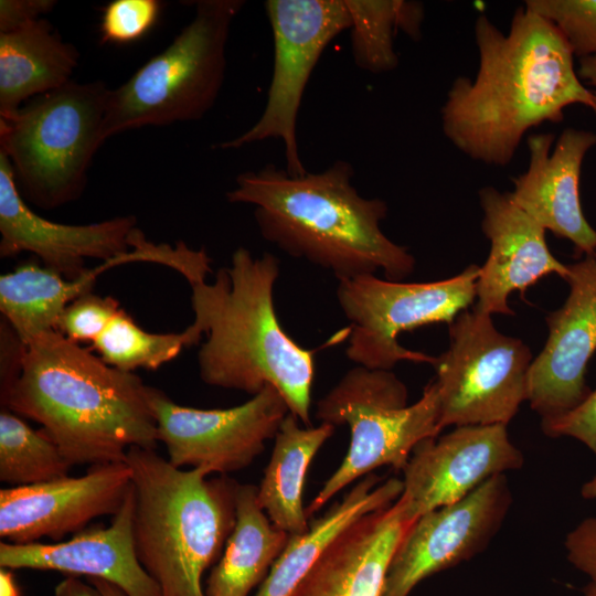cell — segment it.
Masks as SVG:
<instances>
[{
    "label": "cell",
    "mask_w": 596,
    "mask_h": 596,
    "mask_svg": "<svg viewBox=\"0 0 596 596\" xmlns=\"http://www.w3.org/2000/svg\"><path fill=\"white\" fill-rule=\"evenodd\" d=\"M353 175L352 164L343 160L304 175L268 163L238 174L226 198L254 206L263 238L292 257L330 270L339 281L379 269L386 279L401 281L414 272L415 258L382 232L386 202L361 196L352 184Z\"/></svg>",
    "instance_id": "obj_3"
},
{
    "label": "cell",
    "mask_w": 596,
    "mask_h": 596,
    "mask_svg": "<svg viewBox=\"0 0 596 596\" xmlns=\"http://www.w3.org/2000/svg\"><path fill=\"white\" fill-rule=\"evenodd\" d=\"M568 561L596 585V518L581 521L565 539Z\"/></svg>",
    "instance_id": "obj_34"
},
{
    "label": "cell",
    "mask_w": 596,
    "mask_h": 596,
    "mask_svg": "<svg viewBox=\"0 0 596 596\" xmlns=\"http://www.w3.org/2000/svg\"><path fill=\"white\" fill-rule=\"evenodd\" d=\"M542 429L550 437L575 438L596 455V390L568 413L542 419Z\"/></svg>",
    "instance_id": "obj_33"
},
{
    "label": "cell",
    "mask_w": 596,
    "mask_h": 596,
    "mask_svg": "<svg viewBox=\"0 0 596 596\" xmlns=\"http://www.w3.org/2000/svg\"><path fill=\"white\" fill-rule=\"evenodd\" d=\"M449 347L436 358L439 428L508 423L526 401L529 347L501 333L473 308L448 324Z\"/></svg>",
    "instance_id": "obj_10"
},
{
    "label": "cell",
    "mask_w": 596,
    "mask_h": 596,
    "mask_svg": "<svg viewBox=\"0 0 596 596\" xmlns=\"http://www.w3.org/2000/svg\"><path fill=\"white\" fill-rule=\"evenodd\" d=\"M13 571L6 567L0 568V596H22Z\"/></svg>",
    "instance_id": "obj_38"
},
{
    "label": "cell",
    "mask_w": 596,
    "mask_h": 596,
    "mask_svg": "<svg viewBox=\"0 0 596 596\" xmlns=\"http://www.w3.org/2000/svg\"><path fill=\"white\" fill-rule=\"evenodd\" d=\"M136 224L137 219L132 215L85 225L62 224L42 217L26 204L10 161L0 151L1 257L30 252L46 268L74 280L87 270V259L106 262L128 253Z\"/></svg>",
    "instance_id": "obj_17"
},
{
    "label": "cell",
    "mask_w": 596,
    "mask_h": 596,
    "mask_svg": "<svg viewBox=\"0 0 596 596\" xmlns=\"http://www.w3.org/2000/svg\"><path fill=\"white\" fill-rule=\"evenodd\" d=\"M53 596H104L89 582L79 577L65 576L54 588Z\"/></svg>",
    "instance_id": "obj_36"
},
{
    "label": "cell",
    "mask_w": 596,
    "mask_h": 596,
    "mask_svg": "<svg viewBox=\"0 0 596 596\" xmlns=\"http://www.w3.org/2000/svg\"><path fill=\"white\" fill-rule=\"evenodd\" d=\"M316 417L334 427L348 425L351 439L342 462L306 508L307 517L376 468L403 470L414 448L441 432L434 380L421 398L408 405L407 389L392 371L361 365L348 371L317 402Z\"/></svg>",
    "instance_id": "obj_8"
},
{
    "label": "cell",
    "mask_w": 596,
    "mask_h": 596,
    "mask_svg": "<svg viewBox=\"0 0 596 596\" xmlns=\"http://www.w3.org/2000/svg\"><path fill=\"white\" fill-rule=\"evenodd\" d=\"M242 0H200L192 21L123 85L110 89L104 141L143 126L200 120L215 104L226 72V44Z\"/></svg>",
    "instance_id": "obj_6"
},
{
    "label": "cell",
    "mask_w": 596,
    "mask_h": 596,
    "mask_svg": "<svg viewBox=\"0 0 596 596\" xmlns=\"http://www.w3.org/2000/svg\"><path fill=\"white\" fill-rule=\"evenodd\" d=\"M104 596H126L116 585L99 578H87Z\"/></svg>",
    "instance_id": "obj_39"
},
{
    "label": "cell",
    "mask_w": 596,
    "mask_h": 596,
    "mask_svg": "<svg viewBox=\"0 0 596 596\" xmlns=\"http://www.w3.org/2000/svg\"><path fill=\"white\" fill-rule=\"evenodd\" d=\"M479 64L475 78L458 76L440 108L445 137L465 156L508 166L528 131L560 123L571 105L596 115V99L574 66V54L546 19L519 7L507 33L486 14L473 24Z\"/></svg>",
    "instance_id": "obj_1"
},
{
    "label": "cell",
    "mask_w": 596,
    "mask_h": 596,
    "mask_svg": "<svg viewBox=\"0 0 596 596\" xmlns=\"http://www.w3.org/2000/svg\"><path fill=\"white\" fill-rule=\"evenodd\" d=\"M577 74L582 82L594 88L593 93L596 99V56H588L578 60Z\"/></svg>",
    "instance_id": "obj_37"
},
{
    "label": "cell",
    "mask_w": 596,
    "mask_h": 596,
    "mask_svg": "<svg viewBox=\"0 0 596 596\" xmlns=\"http://www.w3.org/2000/svg\"><path fill=\"white\" fill-rule=\"evenodd\" d=\"M257 492L255 485L238 486L235 525L206 581L205 596H249L287 545L290 535L273 524Z\"/></svg>",
    "instance_id": "obj_24"
},
{
    "label": "cell",
    "mask_w": 596,
    "mask_h": 596,
    "mask_svg": "<svg viewBox=\"0 0 596 596\" xmlns=\"http://www.w3.org/2000/svg\"><path fill=\"white\" fill-rule=\"evenodd\" d=\"M274 41L273 75L262 116L242 135L216 146L237 149L267 139L283 141L286 170L304 175L297 140L302 96L321 54L351 28L344 0H267L264 4Z\"/></svg>",
    "instance_id": "obj_11"
},
{
    "label": "cell",
    "mask_w": 596,
    "mask_h": 596,
    "mask_svg": "<svg viewBox=\"0 0 596 596\" xmlns=\"http://www.w3.org/2000/svg\"><path fill=\"white\" fill-rule=\"evenodd\" d=\"M71 465L42 432L8 408L0 412V480L24 487L68 476Z\"/></svg>",
    "instance_id": "obj_29"
},
{
    "label": "cell",
    "mask_w": 596,
    "mask_h": 596,
    "mask_svg": "<svg viewBox=\"0 0 596 596\" xmlns=\"http://www.w3.org/2000/svg\"><path fill=\"white\" fill-rule=\"evenodd\" d=\"M568 269L570 294L546 316L549 337L526 377V401L542 419L568 413L590 393L585 372L596 351V255Z\"/></svg>",
    "instance_id": "obj_16"
},
{
    "label": "cell",
    "mask_w": 596,
    "mask_h": 596,
    "mask_svg": "<svg viewBox=\"0 0 596 596\" xmlns=\"http://www.w3.org/2000/svg\"><path fill=\"white\" fill-rule=\"evenodd\" d=\"M581 494L585 499L596 500V475L583 485Z\"/></svg>",
    "instance_id": "obj_40"
},
{
    "label": "cell",
    "mask_w": 596,
    "mask_h": 596,
    "mask_svg": "<svg viewBox=\"0 0 596 596\" xmlns=\"http://www.w3.org/2000/svg\"><path fill=\"white\" fill-rule=\"evenodd\" d=\"M351 19V47L358 67L373 74L397 67V32L422 38L424 4L405 0H344Z\"/></svg>",
    "instance_id": "obj_27"
},
{
    "label": "cell",
    "mask_w": 596,
    "mask_h": 596,
    "mask_svg": "<svg viewBox=\"0 0 596 596\" xmlns=\"http://www.w3.org/2000/svg\"><path fill=\"white\" fill-rule=\"evenodd\" d=\"M110 89L103 82H68L0 119V151L18 189L42 209L76 200L99 147Z\"/></svg>",
    "instance_id": "obj_7"
},
{
    "label": "cell",
    "mask_w": 596,
    "mask_h": 596,
    "mask_svg": "<svg viewBox=\"0 0 596 596\" xmlns=\"http://www.w3.org/2000/svg\"><path fill=\"white\" fill-rule=\"evenodd\" d=\"M55 4L53 0H1L0 33L13 32L42 19Z\"/></svg>",
    "instance_id": "obj_35"
},
{
    "label": "cell",
    "mask_w": 596,
    "mask_h": 596,
    "mask_svg": "<svg viewBox=\"0 0 596 596\" xmlns=\"http://www.w3.org/2000/svg\"><path fill=\"white\" fill-rule=\"evenodd\" d=\"M98 277L87 269L70 280L43 265L29 260L0 276L1 318L28 344L36 337L56 330L58 319L77 297L91 292Z\"/></svg>",
    "instance_id": "obj_26"
},
{
    "label": "cell",
    "mask_w": 596,
    "mask_h": 596,
    "mask_svg": "<svg viewBox=\"0 0 596 596\" xmlns=\"http://www.w3.org/2000/svg\"><path fill=\"white\" fill-rule=\"evenodd\" d=\"M79 53L46 19L0 33V119L17 116L22 103L68 82Z\"/></svg>",
    "instance_id": "obj_22"
},
{
    "label": "cell",
    "mask_w": 596,
    "mask_h": 596,
    "mask_svg": "<svg viewBox=\"0 0 596 596\" xmlns=\"http://www.w3.org/2000/svg\"><path fill=\"white\" fill-rule=\"evenodd\" d=\"M298 422L291 413L281 422L257 492L269 520L289 535L302 534L309 529L302 504L307 471L336 428L328 423L302 428Z\"/></svg>",
    "instance_id": "obj_25"
},
{
    "label": "cell",
    "mask_w": 596,
    "mask_h": 596,
    "mask_svg": "<svg viewBox=\"0 0 596 596\" xmlns=\"http://www.w3.org/2000/svg\"><path fill=\"white\" fill-rule=\"evenodd\" d=\"M279 273L275 255L254 257L240 247L213 283L189 284L193 322L206 334L198 353L199 373L207 385L252 396L272 385L289 413L310 427L317 350L299 345L277 318L274 286Z\"/></svg>",
    "instance_id": "obj_4"
},
{
    "label": "cell",
    "mask_w": 596,
    "mask_h": 596,
    "mask_svg": "<svg viewBox=\"0 0 596 596\" xmlns=\"http://www.w3.org/2000/svg\"><path fill=\"white\" fill-rule=\"evenodd\" d=\"M526 170L512 179V201L545 231L571 241L575 251L596 255V231L587 222L579 199V179L596 134L565 128L555 141L550 132L526 137Z\"/></svg>",
    "instance_id": "obj_18"
},
{
    "label": "cell",
    "mask_w": 596,
    "mask_h": 596,
    "mask_svg": "<svg viewBox=\"0 0 596 596\" xmlns=\"http://www.w3.org/2000/svg\"><path fill=\"white\" fill-rule=\"evenodd\" d=\"M480 266L469 265L460 274L437 281L402 283L364 275L340 280L337 299L345 318L347 356L358 365L389 370L401 361L429 363L436 358L398 343V334L445 322L473 302Z\"/></svg>",
    "instance_id": "obj_9"
},
{
    "label": "cell",
    "mask_w": 596,
    "mask_h": 596,
    "mask_svg": "<svg viewBox=\"0 0 596 596\" xmlns=\"http://www.w3.org/2000/svg\"><path fill=\"white\" fill-rule=\"evenodd\" d=\"M202 336L194 322L178 333L149 332L120 309L92 348L104 362L118 370H157L177 358L183 349L198 344Z\"/></svg>",
    "instance_id": "obj_28"
},
{
    "label": "cell",
    "mask_w": 596,
    "mask_h": 596,
    "mask_svg": "<svg viewBox=\"0 0 596 596\" xmlns=\"http://www.w3.org/2000/svg\"><path fill=\"white\" fill-rule=\"evenodd\" d=\"M120 309L119 302L110 296L84 294L66 306L56 331L78 344L94 343Z\"/></svg>",
    "instance_id": "obj_32"
},
{
    "label": "cell",
    "mask_w": 596,
    "mask_h": 596,
    "mask_svg": "<svg viewBox=\"0 0 596 596\" xmlns=\"http://www.w3.org/2000/svg\"><path fill=\"white\" fill-rule=\"evenodd\" d=\"M126 464L92 465L81 477L65 476L24 487L0 490V536L14 544L42 538L63 541L103 515H115L131 486Z\"/></svg>",
    "instance_id": "obj_15"
},
{
    "label": "cell",
    "mask_w": 596,
    "mask_h": 596,
    "mask_svg": "<svg viewBox=\"0 0 596 596\" xmlns=\"http://www.w3.org/2000/svg\"><path fill=\"white\" fill-rule=\"evenodd\" d=\"M149 389L52 330L25 344L1 405L39 423L71 466L121 462L159 441Z\"/></svg>",
    "instance_id": "obj_2"
},
{
    "label": "cell",
    "mask_w": 596,
    "mask_h": 596,
    "mask_svg": "<svg viewBox=\"0 0 596 596\" xmlns=\"http://www.w3.org/2000/svg\"><path fill=\"white\" fill-rule=\"evenodd\" d=\"M524 458L510 440L507 425H466L422 440L402 470L397 501L405 518L451 504L493 476L520 469Z\"/></svg>",
    "instance_id": "obj_14"
},
{
    "label": "cell",
    "mask_w": 596,
    "mask_h": 596,
    "mask_svg": "<svg viewBox=\"0 0 596 596\" xmlns=\"http://www.w3.org/2000/svg\"><path fill=\"white\" fill-rule=\"evenodd\" d=\"M478 196L481 230L490 242V251L480 267L473 308L491 316H512L514 312L508 305L511 292H523L550 274L566 280L568 265L552 255L545 230L512 201L509 192L483 187Z\"/></svg>",
    "instance_id": "obj_20"
},
{
    "label": "cell",
    "mask_w": 596,
    "mask_h": 596,
    "mask_svg": "<svg viewBox=\"0 0 596 596\" xmlns=\"http://www.w3.org/2000/svg\"><path fill=\"white\" fill-rule=\"evenodd\" d=\"M414 522L397 500L359 518L330 542L290 596H383L392 558Z\"/></svg>",
    "instance_id": "obj_21"
},
{
    "label": "cell",
    "mask_w": 596,
    "mask_h": 596,
    "mask_svg": "<svg viewBox=\"0 0 596 596\" xmlns=\"http://www.w3.org/2000/svg\"><path fill=\"white\" fill-rule=\"evenodd\" d=\"M158 440L177 468H206L226 475L247 468L274 438L289 413L272 385L230 408L202 409L177 404L162 391L149 389Z\"/></svg>",
    "instance_id": "obj_12"
},
{
    "label": "cell",
    "mask_w": 596,
    "mask_h": 596,
    "mask_svg": "<svg viewBox=\"0 0 596 596\" xmlns=\"http://www.w3.org/2000/svg\"><path fill=\"white\" fill-rule=\"evenodd\" d=\"M135 494L138 561L161 596H205L202 576L220 560L236 521L240 483L206 468L181 469L155 449L126 455Z\"/></svg>",
    "instance_id": "obj_5"
},
{
    "label": "cell",
    "mask_w": 596,
    "mask_h": 596,
    "mask_svg": "<svg viewBox=\"0 0 596 596\" xmlns=\"http://www.w3.org/2000/svg\"><path fill=\"white\" fill-rule=\"evenodd\" d=\"M380 481L373 473L361 478L341 501L311 520L305 533L290 535L255 596H290L342 530L359 518L395 502L403 491V481L394 477Z\"/></svg>",
    "instance_id": "obj_23"
},
{
    "label": "cell",
    "mask_w": 596,
    "mask_h": 596,
    "mask_svg": "<svg viewBox=\"0 0 596 596\" xmlns=\"http://www.w3.org/2000/svg\"><path fill=\"white\" fill-rule=\"evenodd\" d=\"M524 7L549 20L574 56H596V0H526Z\"/></svg>",
    "instance_id": "obj_30"
},
{
    "label": "cell",
    "mask_w": 596,
    "mask_h": 596,
    "mask_svg": "<svg viewBox=\"0 0 596 596\" xmlns=\"http://www.w3.org/2000/svg\"><path fill=\"white\" fill-rule=\"evenodd\" d=\"M585 596H596V585L589 584L585 590Z\"/></svg>",
    "instance_id": "obj_41"
},
{
    "label": "cell",
    "mask_w": 596,
    "mask_h": 596,
    "mask_svg": "<svg viewBox=\"0 0 596 596\" xmlns=\"http://www.w3.org/2000/svg\"><path fill=\"white\" fill-rule=\"evenodd\" d=\"M135 494L131 486L108 526L94 525L52 544L0 543V567L55 571L66 576L99 578L126 596H161L138 561L134 542Z\"/></svg>",
    "instance_id": "obj_19"
},
{
    "label": "cell",
    "mask_w": 596,
    "mask_h": 596,
    "mask_svg": "<svg viewBox=\"0 0 596 596\" xmlns=\"http://www.w3.org/2000/svg\"><path fill=\"white\" fill-rule=\"evenodd\" d=\"M162 9L158 0H114L103 12V43L128 44L142 39L157 23Z\"/></svg>",
    "instance_id": "obj_31"
},
{
    "label": "cell",
    "mask_w": 596,
    "mask_h": 596,
    "mask_svg": "<svg viewBox=\"0 0 596 596\" xmlns=\"http://www.w3.org/2000/svg\"><path fill=\"white\" fill-rule=\"evenodd\" d=\"M510 505L505 475H497L465 498L419 517L392 558L383 596H408L425 578L480 553Z\"/></svg>",
    "instance_id": "obj_13"
}]
</instances>
